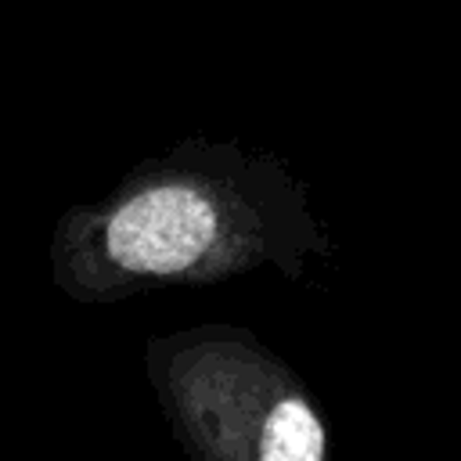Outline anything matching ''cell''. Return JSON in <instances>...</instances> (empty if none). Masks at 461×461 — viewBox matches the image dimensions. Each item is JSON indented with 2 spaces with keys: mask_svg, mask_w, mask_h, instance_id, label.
<instances>
[{
  "mask_svg": "<svg viewBox=\"0 0 461 461\" xmlns=\"http://www.w3.org/2000/svg\"><path fill=\"white\" fill-rule=\"evenodd\" d=\"M331 249L306 180L281 155L191 137L137 162L104 198L68 205L50 234V277L101 306L259 267L299 281Z\"/></svg>",
  "mask_w": 461,
  "mask_h": 461,
  "instance_id": "1",
  "label": "cell"
},
{
  "mask_svg": "<svg viewBox=\"0 0 461 461\" xmlns=\"http://www.w3.org/2000/svg\"><path fill=\"white\" fill-rule=\"evenodd\" d=\"M144 371L158 411L194 461H321L328 425L313 393L238 324L155 335Z\"/></svg>",
  "mask_w": 461,
  "mask_h": 461,
  "instance_id": "2",
  "label": "cell"
}]
</instances>
